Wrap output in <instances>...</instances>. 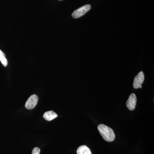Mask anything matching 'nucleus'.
I'll return each instance as SVG.
<instances>
[{
  "mask_svg": "<svg viewBox=\"0 0 154 154\" xmlns=\"http://www.w3.org/2000/svg\"><path fill=\"white\" fill-rule=\"evenodd\" d=\"M57 117V114L52 110L45 112L43 115V117L47 121H51Z\"/></svg>",
  "mask_w": 154,
  "mask_h": 154,
  "instance_id": "6",
  "label": "nucleus"
},
{
  "mask_svg": "<svg viewBox=\"0 0 154 154\" xmlns=\"http://www.w3.org/2000/svg\"><path fill=\"white\" fill-rule=\"evenodd\" d=\"M40 150L38 148L35 147L33 149L32 151V154H39Z\"/></svg>",
  "mask_w": 154,
  "mask_h": 154,
  "instance_id": "9",
  "label": "nucleus"
},
{
  "mask_svg": "<svg viewBox=\"0 0 154 154\" xmlns=\"http://www.w3.org/2000/svg\"><path fill=\"white\" fill-rule=\"evenodd\" d=\"M0 61L4 66H7L8 65V61L5 54L0 50Z\"/></svg>",
  "mask_w": 154,
  "mask_h": 154,
  "instance_id": "8",
  "label": "nucleus"
},
{
  "mask_svg": "<svg viewBox=\"0 0 154 154\" xmlns=\"http://www.w3.org/2000/svg\"><path fill=\"white\" fill-rule=\"evenodd\" d=\"M137 100V99L135 94H131L127 101L126 104L127 107L130 110L132 111L134 110L136 105Z\"/></svg>",
  "mask_w": 154,
  "mask_h": 154,
  "instance_id": "5",
  "label": "nucleus"
},
{
  "mask_svg": "<svg viewBox=\"0 0 154 154\" xmlns=\"http://www.w3.org/2000/svg\"><path fill=\"white\" fill-rule=\"evenodd\" d=\"M144 80V75L142 71L140 72L135 77L133 83V87L134 89L141 88L142 85Z\"/></svg>",
  "mask_w": 154,
  "mask_h": 154,
  "instance_id": "3",
  "label": "nucleus"
},
{
  "mask_svg": "<svg viewBox=\"0 0 154 154\" xmlns=\"http://www.w3.org/2000/svg\"><path fill=\"white\" fill-rule=\"evenodd\" d=\"M91 5H87L81 7L77 9L72 14V17L75 19H78L82 17L91 10Z\"/></svg>",
  "mask_w": 154,
  "mask_h": 154,
  "instance_id": "2",
  "label": "nucleus"
},
{
  "mask_svg": "<svg viewBox=\"0 0 154 154\" xmlns=\"http://www.w3.org/2000/svg\"><path fill=\"white\" fill-rule=\"evenodd\" d=\"M60 1H61V0H60Z\"/></svg>",
  "mask_w": 154,
  "mask_h": 154,
  "instance_id": "10",
  "label": "nucleus"
},
{
  "mask_svg": "<svg viewBox=\"0 0 154 154\" xmlns=\"http://www.w3.org/2000/svg\"><path fill=\"white\" fill-rule=\"evenodd\" d=\"M98 129L105 140L108 142L113 141L115 139V134L112 128L104 124L98 125Z\"/></svg>",
  "mask_w": 154,
  "mask_h": 154,
  "instance_id": "1",
  "label": "nucleus"
},
{
  "mask_svg": "<svg viewBox=\"0 0 154 154\" xmlns=\"http://www.w3.org/2000/svg\"><path fill=\"white\" fill-rule=\"evenodd\" d=\"M77 154H92L91 149L87 146L82 145L79 147L77 150Z\"/></svg>",
  "mask_w": 154,
  "mask_h": 154,
  "instance_id": "7",
  "label": "nucleus"
},
{
  "mask_svg": "<svg viewBox=\"0 0 154 154\" xmlns=\"http://www.w3.org/2000/svg\"><path fill=\"white\" fill-rule=\"evenodd\" d=\"M38 101V96L36 95H32L29 97L25 104L26 108L28 110L33 109L37 105Z\"/></svg>",
  "mask_w": 154,
  "mask_h": 154,
  "instance_id": "4",
  "label": "nucleus"
}]
</instances>
